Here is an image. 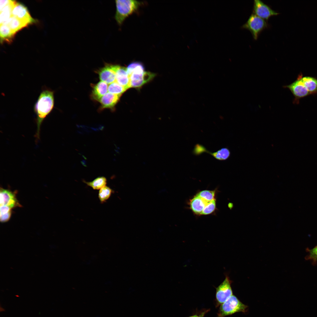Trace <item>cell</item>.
<instances>
[{
  "instance_id": "1",
  "label": "cell",
  "mask_w": 317,
  "mask_h": 317,
  "mask_svg": "<svg viewBox=\"0 0 317 317\" xmlns=\"http://www.w3.org/2000/svg\"><path fill=\"white\" fill-rule=\"evenodd\" d=\"M54 92L51 89L44 87L34 105V111L36 116L37 129L35 137L37 140L40 138V128L42 123L54 108Z\"/></svg>"
},
{
  "instance_id": "2",
  "label": "cell",
  "mask_w": 317,
  "mask_h": 317,
  "mask_svg": "<svg viewBox=\"0 0 317 317\" xmlns=\"http://www.w3.org/2000/svg\"><path fill=\"white\" fill-rule=\"evenodd\" d=\"M127 71L129 79L130 87H138L150 81L155 74L144 71L143 64L139 62H134L127 67Z\"/></svg>"
},
{
  "instance_id": "3",
  "label": "cell",
  "mask_w": 317,
  "mask_h": 317,
  "mask_svg": "<svg viewBox=\"0 0 317 317\" xmlns=\"http://www.w3.org/2000/svg\"><path fill=\"white\" fill-rule=\"evenodd\" d=\"M115 3V18L119 25L127 17L136 10L140 5L139 2L134 0H117Z\"/></svg>"
},
{
  "instance_id": "4",
  "label": "cell",
  "mask_w": 317,
  "mask_h": 317,
  "mask_svg": "<svg viewBox=\"0 0 317 317\" xmlns=\"http://www.w3.org/2000/svg\"><path fill=\"white\" fill-rule=\"evenodd\" d=\"M248 308L247 306L242 303L235 296L233 295L221 304L218 316L219 317H224L237 312L246 313Z\"/></svg>"
},
{
  "instance_id": "5",
  "label": "cell",
  "mask_w": 317,
  "mask_h": 317,
  "mask_svg": "<svg viewBox=\"0 0 317 317\" xmlns=\"http://www.w3.org/2000/svg\"><path fill=\"white\" fill-rule=\"evenodd\" d=\"M267 26V23L265 20L253 13L242 28L249 30L254 39L256 40L261 31Z\"/></svg>"
},
{
  "instance_id": "6",
  "label": "cell",
  "mask_w": 317,
  "mask_h": 317,
  "mask_svg": "<svg viewBox=\"0 0 317 317\" xmlns=\"http://www.w3.org/2000/svg\"><path fill=\"white\" fill-rule=\"evenodd\" d=\"M302 75L300 73L294 81L289 85L284 86V87L288 89L294 96V103H299L300 99L310 95L302 81Z\"/></svg>"
},
{
  "instance_id": "7",
  "label": "cell",
  "mask_w": 317,
  "mask_h": 317,
  "mask_svg": "<svg viewBox=\"0 0 317 317\" xmlns=\"http://www.w3.org/2000/svg\"><path fill=\"white\" fill-rule=\"evenodd\" d=\"M231 283L229 277L226 275L224 281L216 288V298L219 303H223L233 295Z\"/></svg>"
},
{
  "instance_id": "8",
  "label": "cell",
  "mask_w": 317,
  "mask_h": 317,
  "mask_svg": "<svg viewBox=\"0 0 317 317\" xmlns=\"http://www.w3.org/2000/svg\"><path fill=\"white\" fill-rule=\"evenodd\" d=\"M253 13L266 21H267L270 17L277 15L279 14L259 0L254 1Z\"/></svg>"
},
{
  "instance_id": "9",
  "label": "cell",
  "mask_w": 317,
  "mask_h": 317,
  "mask_svg": "<svg viewBox=\"0 0 317 317\" xmlns=\"http://www.w3.org/2000/svg\"><path fill=\"white\" fill-rule=\"evenodd\" d=\"M16 192H12L10 190L1 188L0 191V205H5L11 208L16 207H21V205L16 196Z\"/></svg>"
},
{
  "instance_id": "10",
  "label": "cell",
  "mask_w": 317,
  "mask_h": 317,
  "mask_svg": "<svg viewBox=\"0 0 317 317\" xmlns=\"http://www.w3.org/2000/svg\"><path fill=\"white\" fill-rule=\"evenodd\" d=\"M12 16L24 22L28 25L34 21L26 8L16 2L12 11Z\"/></svg>"
},
{
  "instance_id": "11",
  "label": "cell",
  "mask_w": 317,
  "mask_h": 317,
  "mask_svg": "<svg viewBox=\"0 0 317 317\" xmlns=\"http://www.w3.org/2000/svg\"><path fill=\"white\" fill-rule=\"evenodd\" d=\"M97 73L101 81L110 84L116 80V73L114 65L106 64L97 71Z\"/></svg>"
},
{
  "instance_id": "12",
  "label": "cell",
  "mask_w": 317,
  "mask_h": 317,
  "mask_svg": "<svg viewBox=\"0 0 317 317\" xmlns=\"http://www.w3.org/2000/svg\"><path fill=\"white\" fill-rule=\"evenodd\" d=\"M116 73V80L127 90L130 87V79L127 68L118 65H114Z\"/></svg>"
},
{
  "instance_id": "13",
  "label": "cell",
  "mask_w": 317,
  "mask_h": 317,
  "mask_svg": "<svg viewBox=\"0 0 317 317\" xmlns=\"http://www.w3.org/2000/svg\"><path fill=\"white\" fill-rule=\"evenodd\" d=\"M121 96L107 92L99 101L101 104L100 109H113L119 101Z\"/></svg>"
},
{
  "instance_id": "14",
  "label": "cell",
  "mask_w": 317,
  "mask_h": 317,
  "mask_svg": "<svg viewBox=\"0 0 317 317\" xmlns=\"http://www.w3.org/2000/svg\"><path fill=\"white\" fill-rule=\"evenodd\" d=\"M210 202L205 200L196 195L190 200V208L195 214L201 215L205 207Z\"/></svg>"
},
{
  "instance_id": "15",
  "label": "cell",
  "mask_w": 317,
  "mask_h": 317,
  "mask_svg": "<svg viewBox=\"0 0 317 317\" xmlns=\"http://www.w3.org/2000/svg\"><path fill=\"white\" fill-rule=\"evenodd\" d=\"M108 86L107 83L102 81L93 85L92 93V98L95 100L99 101L107 93Z\"/></svg>"
},
{
  "instance_id": "16",
  "label": "cell",
  "mask_w": 317,
  "mask_h": 317,
  "mask_svg": "<svg viewBox=\"0 0 317 317\" xmlns=\"http://www.w3.org/2000/svg\"><path fill=\"white\" fill-rule=\"evenodd\" d=\"M301 80L305 87L310 95L317 94V79L309 76L301 77Z\"/></svg>"
},
{
  "instance_id": "17",
  "label": "cell",
  "mask_w": 317,
  "mask_h": 317,
  "mask_svg": "<svg viewBox=\"0 0 317 317\" xmlns=\"http://www.w3.org/2000/svg\"><path fill=\"white\" fill-rule=\"evenodd\" d=\"M4 24L7 25L14 34L28 25L22 21L13 16Z\"/></svg>"
},
{
  "instance_id": "18",
  "label": "cell",
  "mask_w": 317,
  "mask_h": 317,
  "mask_svg": "<svg viewBox=\"0 0 317 317\" xmlns=\"http://www.w3.org/2000/svg\"><path fill=\"white\" fill-rule=\"evenodd\" d=\"M16 2L11 1L10 3L0 10V25L6 23L12 16V11Z\"/></svg>"
},
{
  "instance_id": "19",
  "label": "cell",
  "mask_w": 317,
  "mask_h": 317,
  "mask_svg": "<svg viewBox=\"0 0 317 317\" xmlns=\"http://www.w3.org/2000/svg\"><path fill=\"white\" fill-rule=\"evenodd\" d=\"M83 181L94 190H100L106 186L107 183L106 178L103 176L98 177L91 181L87 182L85 181Z\"/></svg>"
},
{
  "instance_id": "20",
  "label": "cell",
  "mask_w": 317,
  "mask_h": 317,
  "mask_svg": "<svg viewBox=\"0 0 317 317\" xmlns=\"http://www.w3.org/2000/svg\"><path fill=\"white\" fill-rule=\"evenodd\" d=\"M208 153L216 159L220 161L227 160L229 157L230 154L229 150L227 148H222L213 152L208 151Z\"/></svg>"
},
{
  "instance_id": "21",
  "label": "cell",
  "mask_w": 317,
  "mask_h": 317,
  "mask_svg": "<svg viewBox=\"0 0 317 317\" xmlns=\"http://www.w3.org/2000/svg\"><path fill=\"white\" fill-rule=\"evenodd\" d=\"M0 33L1 40L2 41H9L14 34L9 27L5 24L0 25Z\"/></svg>"
},
{
  "instance_id": "22",
  "label": "cell",
  "mask_w": 317,
  "mask_h": 317,
  "mask_svg": "<svg viewBox=\"0 0 317 317\" xmlns=\"http://www.w3.org/2000/svg\"><path fill=\"white\" fill-rule=\"evenodd\" d=\"M112 192V189L107 186L100 189L98 198L101 203L105 202L110 198Z\"/></svg>"
},
{
  "instance_id": "23",
  "label": "cell",
  "mask_w": 317,
  "mask_h": 317,
  "mask_svg": "<svg viewBox=\"0 0 317 317\" xmlns=\"http://www.w3.org/2000/svg\"><path fill=\"white\" fill-rule=\"evenodd\" d=\"M127 90L126 88L119 85L116 82H114L109 84L108 88V90L109 92L120 95H121Z\"/></svg>"
},
{
  "instance_id": "24",
  "label": "cell",
  "mask_w": 317,
  "mask_h": 317,
  "mask_svg": "<svg viewBox=\"0 0 317 317\" xmlns=\"http://www.w3.org/2000/svg\"><path fill=\"white\" fill-rule=\"evenodd\" d=\"M215 190H203L200 191L196 195L201 198L208 202H210L215 199Z\"/></svg>"
},
{
  "instance_id": "25",
  "label": "cell",
  "mask_w": 317,
  "mask_h": 317,
  "mask_svg": "<svg viewBox=\"0 0 317 317\" xmlns=\"http://www.w3.org/2000/svg\"><path fill=\"white\" fill-rule=\"evenodd\" d=\"M216 208V199H214L207 204L204 209L201 215H207L212 213Z\"/></svg>"
},
{
  "instance_id": "26",
  "label": "cell",
  "mask_w": 317,
  "mask_h": 317,
  "mask_svg": "<svg viewBox=\"0 0 317 317\" xmlns=\"http://www.w3.org/2000/svg\"><path fill=\"white\" fill-rule=\"evenodd\" d=\"M208 151L204 146L197 144L194 146L193 151V153L195 155L199 156L205 152L208 153Z\"/></svg>"
},
{
  "instance_id": "27",
  "label": "cell",
  "mask_w": 317,
  "mask_h": 317,
  "mask_svg": "<svg viewBox=\"0 0 317 317\" xmlns=\"http://www.w3.org/2000/svg\"><path fill=\"white\" fill-rule=\"evenodd\" d=\"M308 255L306 257L307 259L312 260L313 261H317V245L313 248L309 249Z\"/></svg>"
},
{
  "instance_id": "28",
  "label": "cell",
  "mask_w": 317,
  "mask_h": 317,
  "mask_svg": "<svg viewBox=\"0 0 317 317\" xmlns=\"http://www.w3.org/2000/svg\"><path fill=\"white\" fill-rule=\"evenodd\" d=\"M11 208L10 207L5 205H0V215H2L8 213L11 211Z\"/></svg>"
},
{
  "instance_id": "29",
  "label": "cell",
  "mask_w": 317,
  "mask_h": 317,
  "mask_svg": "<svg viewBox=\"0 0 317 317\" xmlns=\"http://www.w3.org/2000/svg\"><path fill=\"white\" fill-rule=\"evenodd\" d=\"M11 212L12 211H11L7 213L0 215V221L2 222H4L9 221L11 217Z\"/></svg>"
},
{
  "instance_id": "30",
  "label": "cell",
  "mask_w": 317,
  "mask_h": 317,
  "mask_svg": "<svg viewBox=\"0 0 317 317\" xmlns=\"http://www.w3.org/2000/svg\"><path fill=\"white\" fill-rule=\"evenodd\" d=\"M11 0H0V10H2L4 7L8 5L11 2Z\"/></svg>"
},
{
  "instance_id": "31",
  "label": "cell",
  "mask_w": 317,
  "mask_h": 317,
  "mask_svg": "<svg viewBox=\"0 0 317 317\" xmlns=\"http://www.w3.org/2000/svg\"><path fill=\"white\" fill-rule=\"evenodd\" d=\"M204 313L203 312L201 313L199 316L198 317H204Z\"/></svg>"
},
{
  "instance_id": "32",
  "label": "cell",
  "mask_w": 317,
  "mask_h": 317,
  "mask_svg": "<svg viewBox=\"0 0 317 317\" xmlns=\"http://www.w3.org/2000/svg\"><path fill=\"white\" fill-rule=\"evenodd\" d=\"M189 317H198V316H197V315H194L192 316H190Z\"/></svg>"
}]
</instances>
